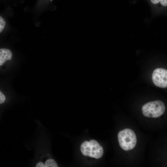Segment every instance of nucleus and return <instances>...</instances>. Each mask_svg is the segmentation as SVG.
<instances>
[{
  "instance_id": "1",
  "label": "nucleus",
  "mask_w": 167,
  "mask_h": 167,
  "mask_svg": "<svg viewBox=\"0 0 167 167\" xmlns=\"http://www.w3.org/2000/svg\"><path fill=\"white\" fill-rule=\"evenodd\" d=\"M118 137L119 144L124 150H131L136 145V136L134 131L131 129L126 128L120 131Z\"/></svg>"
},
{
  "instance_id": "2",
  "label": "nucleus",
  "mask_w": 167,
  "mask_h": 167,
  "mask_svg": "<svg viewBox=\"0 0 167 167\" xmlns=\"http://www.w3.org/2000/svg\"><path fill=\"white\" fill-rule=\"evenodd\" d=\"M80 150L84 156L96 159L101 158L104 153L102 147L96 140L93 139L82 143L80 145Z\"/></svg>"
},
{
  "instance_id": "3",
  "label": "nucleus",
  "mask_w": 167,
  "mask_h": 167,
  "mask_svg": "<svg viewBox=\"0 0 167 167\" xmlns=\"http://www.w3.org/2000/svg\"><path fill=\"white\" fill-rule=\"evenodd\" d=\"M165 110L164 103L159 100L147 103L143 105L142 109L143 114L144 116L153 118H157L161 116Z\"/></svg>"
},
{
  "instance_id": "4",
  "label": "nucleus",
  "mask_w": 167,
  "mask_h": 167,
  "mask_svg": "<svg viewBox=\"0 0 167 167\" xmlns=\"http://www.w3.org/2000/svg\"><path fill=\"white\" fill-rule=\"evenodd\" d=\"M152 79L157 87L162 88H167V70L162 68L156 69L152 74Z\"/></svg>"
},
{
  "instance_id": "5",
  "label": "nucleus",
  "mask_w": 167,
  "mask_h": 167,
  "mask_svg": "<svg viewBox=\"0 0 167 167\" xmlns=\"http://www.w3.org/2000/svg\"><path fill=\"white\" fill-rule=\"evenodd\" d=\"M12 57L11 51L6 49H0V65H2L6 61L11 60Z\"/></svg>"
},
{
  "instance_id": "6",
  "label": "nucleus",
  "mask_w": 167,
  "mask_h": 167,
  "mask_svg": "<svg viewBox=\"0 0 167 167\" xmlns=\"http://www.w3.org/2000/svg\"><path fill=\"white\" fill-rule=\"evenodd\" d=\"M45 167H58V165L55 161L52 159L47 160L45 163Z\"/></svg>"
},
{
  "instance_id": "7",
  "label": "nucleus",
  "mask_w": 167,
  "mask_h": 167,
  "mask_svg": "<svg viewBox=\"0 0 167 167\" xmlns=\"http://www.w3.org/2000/svg\"><path fill=\"white\" fill-rule=\"evenodd\" d=\"M6 24L5 21L1 17H0V32H1L4 29Z\"/></svg>"
},
{
  "instance_id": "8",
  "label": "nucleus",
  "mask_w": 167,
  "mask_h": 167,
  "mask_svg": "<svg viewBox=\"0 0 167 167\" xmlns=\"http://www.w3.org/2000/svg\"><path fill=\"white\" fill-rule=\"evenodd\" d=\"M6 99L4 95L1 92H0V104H2L4 102Z\"/></svg>"
},
{
  "instance_id": "9",
  "label": "nucleus",
  "mask_w": 167,
  "mask_h": 167,
  "mask_svg": "<svg viewBox=\"0 0 167 167\" xmlns=\"http://www.w3.org/2000/svg\"><path fill=\"white\" fill-rule=\"evenodd\" d=\"M36 167H45V164L41 162H39L36 164Z\"/></svg>"
},
{
  "instance_id": "10",
  "label": "nucleus",
  "mask_w": 167,
  "mask_h": 167,
  "mask_svg": "<svg viewBox=\"0 0 167 167\" xmlns=\"http://www.w3.org/2000/svg\"><path fill=\"white\" fill-rule=\"evenodd\" d=\"M161 4L163 6H167V0H159Z\"/></svg>"
}]
</instances>
